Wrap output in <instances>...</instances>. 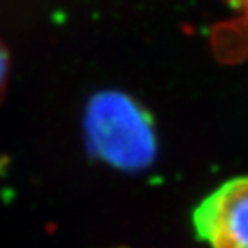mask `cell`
<instances>
[{
  "instance_id": "obj_4",
  "label": "cell",
  "mask_w": 248,
  "mask_h": 248,
  "mask_svg": "<svg viewBox=\"0 0 248 248\" xmlns=\"http://www.w3.org/2000/svg\"><path fill=\"white\" fill-rule=\"evenodd\" d=\"M9 73H11V59L5 45L0 42V100L4 98L9 85Z\"/></svg>"
},
{
  "instance_id": "obj_2",
  "label": "cell",
  "mask_w": 248,
  "mask_h": 248,
  "mask_svg": "<svg viewBox=\"0 0 248 248\" xmlns=\"http://www.w3.org/2000/svg\"><path fill=\"white\" fill-rule=\"evenodd\" d=\"M193 226L210 248H248V176L229 179L207 195L195 209Z\"/></svg>"
},
{
  "instance_id": "obj_5",
  "label": "cell",
  "mask_w": 248,
  "mask_h": 248,
  "mask_svg": "<svg viewBox=\"0 0 248 248\" xmlns=\"http://www.w3.org/2000/svg\"><path fill=\"white\" fill-rule=\"evenodd\" d=\"M234 7H241V9H247L248 11V0H229Z\"/></svg>"
},
{
  "instance_id": "obj_1",
  "label": "cell",
  "mask_w": 248,
  "mask_h": 248,
  "mask_svg": "<svg viewBox=\"0 0 248 248\" xmlns=\"http://www.w3.org/2000/svg\"><path fill=\"white\" fill-rule=\"evenodd\" d=\"M83 129L88 150L107 166L138 172L155 160L157 135L152 117L128 93H95L86 104Z\"/></svg>"
},
{
  "instance_id": "obj_3",
  "label": "cell",
  "mask_w": 248,
  "mask_h": 248,
  "mask_svg": "<svg viewBox=\"0 0 248 248\" xmlns=\"http://www.w3.org/2000/svg\"><path fill=\"white\" fill-rule=\"evenodd\" d=\"M212 48L221 61L236 62L248 55V14L212 31Z\"/></svg>"
}]
</instances>
